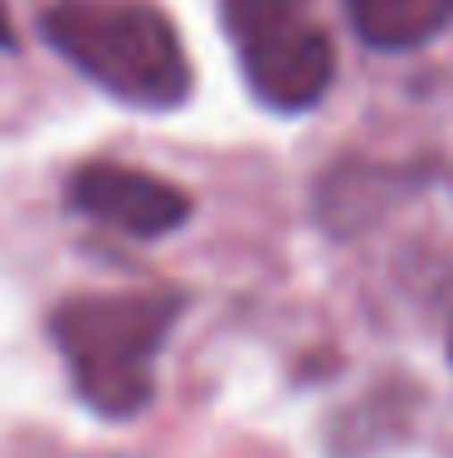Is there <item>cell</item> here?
Masks as SVG:
<instances>
[{"label": "cell", "mask_w": 453, "mask_h": 458, "mask_svg": "<svg viewBox=\"0 0 453 458\" xmlns=\"http://www.w3.org/2000/svg\"><path fill=\"white\" fill-rule=\"evenodd\" d=\"M180 308V293H83L59 302L49 336L69 366L73 395L103 420L142 414L156 395L151 366Z\"/></svg>", "instance_id": "obj_1"}, {"label": "cell", "mask_w": 453, "mask_h": 458, "mask_svg": "<svg viewBox=\"0 0 453 458\" xmlns=\"http://www.w3.org/2000/svg\"><path fill=\"white\" fill-rule=\"evenodd\" d=\"M39 35L88 83L147 113L180 107L196 83L176 25L147 0H59L39 15Z\"/></svg>", "instance_id": "obj_2"}, {"label": "cell", "mask_w": 453, "mask_h": 458, "mask_svg": "<svg viewBox=\"0 0 453 458\" xmlns=\"http://www.w3.org/2000/svg\"><path fill=\"white\" fill-rule=\"evenodd\" d=\"M224 35L268 113H307L337 79V45L312 0H224Z\"/></svg>", "instance_id": "obj_3"}, {"label": "cell", "mask_w": 453, "mask_h": 458, "mask_svg": "<svg viewBox=\"0 0 453 458\" xmlns=\"http://www.w3.org/2000/svg\"><path fill=\"white\" fill-rule=\"evenodd\" d=\"M69 205L132 239H161L190 220V195L180 185L117 161H88L69 176Z\"/></svg>", "instance_id": "obj_4"}, {"label": "cell", "mask_w": 453, "mask_h": 458, "mask_svg": "<svg viewBox=\"0 0 453 458\" xmlns=\"http://www.w3.org/2000/svg\"><path fill=\"white\" fill-rule=\"evenodd\" d=\"M347 20L371 49H419L453 25V0H347Z\"/></svg>", "instance_id": "obj_5"}, {"label": "cell", "mask_w": 453, "mask_h": 458, "mask_svg": "<svg viewBox=\"0 0 453 458\" xmlns=\"http://www.w3.org/2000/svg\"><path fill=\"white\" fill-rule=\"evenodd\" d=\"M15 45H20V35H15V20H10L5 0H0V49H15Z\"/></svg>", "instance_id": "obj_6"}, {"label": "cell", "mask_w": 453, "mask_h": 458, "mask_svg": "<svg viewBox=\"0 0 453 458\" xmlns=\"http://www.w3.org/2000/svg\"><path fill=\"white\" fill-rule=\"evenodd\" d=\"M449 361H453V322H449Z\"/></svg>", "instance_id": "obj_7"}]
</instances>
